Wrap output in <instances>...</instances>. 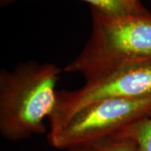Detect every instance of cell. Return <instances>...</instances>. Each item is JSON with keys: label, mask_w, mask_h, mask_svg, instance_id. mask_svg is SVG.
I'll return each mask as SVG.
<instances>
[{"label": "cell", "mask_w": 151, "mask_h": 151, "mask_svg": "<svg viewBox=\"0 0 151 151\" xmlns=\"http://www.w3.org/2000/svg\"><path fill=\"white\" fill-rule=\"evenodd\" d=\"M60 68L52 63L27 61L0 72V132L18 141L45 131L57 103Z\"/></svg>", "instance_id": "cell-1"}, {"label": "cell", "mask_w": 151, "mask_h": 151, "mask_svg": "<svg viewBox=\"0 0 151 151\" xmlns=\"http://www.w3.org/2000/svg\"><path fill=\"white\" fill-rule=\"evenodd\" d=\"M91 39L66 72L86 80L126 65L151 61V17L142 14L109 16L94 12Z\"/></svg>", "instance_id": "cell-2"}, {"label": "cell", "mask_w": 151, "mask_h": 151, "mask_svg": "<svg viewBox=\"0 0 151 151\" xmlns=\"http://www.w3.org/2000/svg\"><path fill=\"white\" fill-rule=\"evenodd\" d=\"M151 116V95L98 101L80 110L58 129L50 130V145L60 150L93 146L119 138Z\"/></svg>", "instance_id": "cell-3"}, {"label": "cell", "mask_w": 151, "mask_h": 151, "mask_svg": "<svg viewBox=\"0 0 151 151\" xmlns=\"http://www.w3.org/2000/svg\"><path fill=\"white\" fill-rule=\"evenodd\" d=\"M151 95V61L126 65L86 80L77 90L57 93L50 130L58 129L80 110L98 101Z\"/></svg>", "instance_id": "cell-4"}, {"label": "cell", "mask_w": 151, "mask_h": 151, "mask_svg": "<svg viewBox=\"0 0 151 151\" xmlns=\"http://www.w3.org/2000/svg\"><path fill=\"white\" fill-rule=\"evenodd\" d=\"M97 11L109 16H124L141 14L139 0H83Z\"/></svg>", "instance_id": "cell-5"}, {"label": "cell", "mask_w": 151, "mask_h": 151, "mask_svg": "<svg viewBox=\"0 0 151 151\" xmlns=\"http://www.w3.org/2000/svg\"><path fill=\"white\" fill-rule=\"evenodd\" d=\"M119 138L134 141L138 151H151V116L132 126Z\"/></svg>", "instance_id": "cell-6"}, {"label": "cell", "mask_w": 151, "mask_h": 151, "mask_svg": "<svg viewBox=\"0 0 151 151\" xmlns=\"http://www.w3.org/2000/svg\"><path fill=\"white\" fill-rule=\"evenodd\" d=\"M92 147L94 151H138L134 141L125 138L105 141Z\"/></svg>", "instance_id": "cell-7"}, {"label": "cell", "mask_w": 151, "mask_h": 151, "mask_svg": "<svg viewBox=\"0 0 151 151\" xmlns=\"http://www.w3.org/2000/svg\"><path fill=\"white\" fill-rule=\"evenodd\" d=\"M68 151H94L92 146H82V147H76L68 150Z\"/></svg>", "instance_id": "cell-8"}]
</instances>
